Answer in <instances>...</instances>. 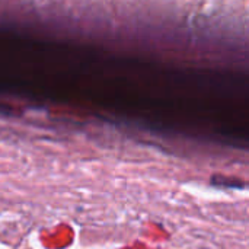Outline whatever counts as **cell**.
Segmentation results:
<instances>
[{"instance_id":"6da1fadb","label":"cell","mask_w":249,"mask_h":249,"mask_svg":"<svg viewBox=\"0 0 249 249\" xmlns=\"http://www.w3.org/2000/svg\"><path fill=\"white\" fill-rule=\"evenodd\" d=\"M212 185H216L220 188H245V182H242L236 178H226L222 175H213Z\"/></svg>"}]
</instances>
